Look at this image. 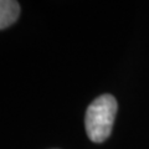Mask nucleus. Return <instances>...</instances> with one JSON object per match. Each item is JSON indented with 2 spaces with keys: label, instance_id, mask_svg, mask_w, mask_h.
Wrapping results in <instances>:
<instances>
[{
  "label": "nucleus",
  "instance_id": "2",
  "mask_svg": "<svg viewBox=\"0 0 149 149\" xmlns=\"http://www.w3.org/2000/svg\"><path fill=\"white\" fill-rule=\"evenodd\" d=\"M20 5L14 0H0V30L6 29L17 20Z\"/></svg>",
  "mask_w": 149,
  "mask_h": 149
},
{
  "label": "nucleus",
  "instance_id": "1",
  "mask_svg": "<svg viewBox=\"0 0 149 149\" xmlns=\"http://www.w3.org/2000/svg\"><path fill=\"white\" fill-rule=\"evenodd\" d=\"M117 101L112 95H102L88 106L85 117L87 137L93 143H102L111 136L113 128Z\"/></svg>",
  "mask_w": 149,
  "mask_h": 149
}]
</instances>
